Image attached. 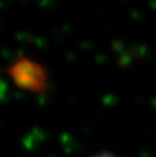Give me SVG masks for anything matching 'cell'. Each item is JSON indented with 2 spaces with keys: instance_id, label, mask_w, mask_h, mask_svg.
Returning a JSON list of instances; mask_svg holds the SVG:
<instances>
[{
  "instance_id": "obj_1",
  "label": "cell",
  "mask_w": 156,
  "mask_h": 157,
  "mask_svg": "<svg viewBox=\"0 0 156 157\" xmlns=\"http://www.w3.org/2000/svg\"><path fill=\"white\" fill-rule=\"evenodd\" d=\"M10 75L17 86L29 91H41L47 84V73L43 66L26 58L15 61L10 68Z\"/></svg>"
},
{
  "instance_id": "obj_2",
  "label": "cell",
  "mask_w": 156,
  "mask_h": 157,
  "mask_svg": "<svg viewBox=\"0 0 156 157\" xmlns=\"http://www.w3.org/2000/svg\"><path fill=\"white\" fill-rule=\"evenodd\" d=\"M93 157H116L115 155H111V153H99V155H96Z\"/></svg>"
}]
</instances>
